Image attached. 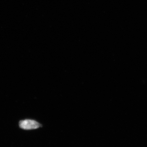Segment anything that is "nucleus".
Returning <instances> with one entry per match:
<instances>
[{"label": "nucleus", "mask_w": 147, "mask_h": 147, "mask_svg": "<svg viewBox=\"0 0 147 147\" xmlns=\"http://www.w3.org/2000/svg\"><path fill=\"white\" fill-rule=\"evenodd\" d=\"M19 126L22 129L28 130L36 129L42 127V125L34 120L27 119L20 121L19 122Z\"/></svg>", "instance_id": "f257e3e1"}]
</instances>
